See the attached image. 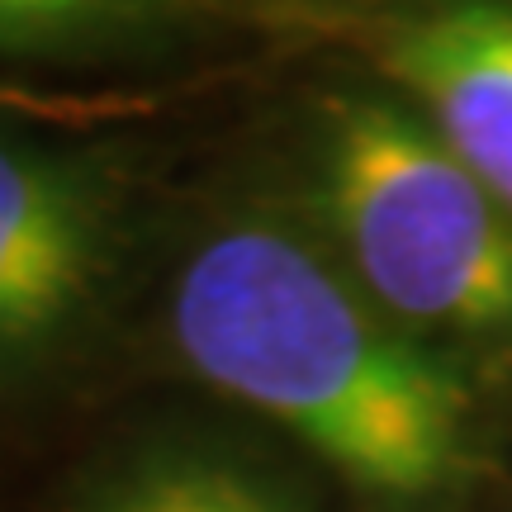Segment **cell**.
<instances>
[{
	"label": "cell",
	"instance_id": "1",
	"mask_svg": "<svg viewBox=\"0 0 512 512\" xmlns=\"http://www.w3.org/2000/svg\"><path fill=\"white\" fill-rule=\"evenodd\" d=\"M171 337L204 384L280 422L366 494L418 503L470 470L456 370L280 223H223L185 256Z\"/></svg>",
	"mask_w": 512,
	"mask_h": 512
},
{
	"label": "cell",
	"instance_id": "2",
	"mask_svg": "<svg viewBox=\"0 0 512 512\" xmlns=\"http://www.w3.org/2000/svg\"><path fill=\"white\" fill-rule=\"evenodd\" d=\"M313 204L337 261L389 318L512 328V209L403 100H328L313 138Z\"/></svg>",
	"mask_w": 512,
	"mask_h": 512
},
{
	"label": "cell",
	"instance_id": "3",
	"mask_svg": "<svg viewBox=\"0 0 512 512\" xmlns=\"http://www.w3.org/2000/svg\"><path fill=\"white\" fill-rule=\"evenodd\" d=\"M110 195L72 157L0 143V361L72 323L110 266Z\"/></svg>",
	"mask_w": 512,
	"mask_h": 512
},
{
	"label": "cell",
	"instance_id": "4",
	"mask_svg": "<svg viewBox=\"0 0 512 512\" xmlns=\"http://www.w3.org/2000/svg\"><path fill=\"white\" fill-rule=\"evenodd\" d=\"M375 62L512 209V0H437L375 29Z\"/></svg>",
	"mask_w": 512,
	"mask_h": 512
},
{
	"label": "cell",
	"instance_id": "5",
	"mask_svg": "<svg viewBox=\"0 0 512 512\" xmlns=\"http://www.w3.org/2000/svg\"><path fill=\"white\" fill-rule=\"evenodd\" d=\"M76 512H290L238 465L209 456H157L105 479Z\"/></svg>",
	"mask_w": 512,
	"mask_h": 512
},
{
	"label": "cell",
	"instance_id": "6",
	"mask_svg": "<svg viewBox=\"0 0 512 512\" xmlns=\"http://www.w3.org/2000/svg\"><path fill=\"white\" fill-rule=\"evenodd\" d=\"M176 0H0V53H76L152 29Z\"/></svg>",
	"mask_w": 512,
	"mask_h": 512
}]
</instances>
